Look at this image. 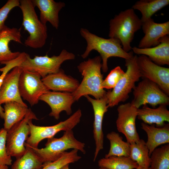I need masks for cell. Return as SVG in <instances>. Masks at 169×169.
<instances>
[{
  "label": "cell",
  "instance_id": "836d02e7",
  "mask_svg": "<svg viewBox=\"0 0 169 169\" xmlns=\"http://www.w3.org/2000/svg\"><path fill=\"white\" fill-rule=\"evenodd\" d=\"M20 0H8L0 8V31L6 26L5 22L10 12L16 7H19Z\"/></svg>",
  "mask_w": 169,
  "mask_h": 169
},
{
  "label": "cell",
  "instance_id": "30bf717a",
  "mask_svg": "<svg viewBox=\"0 0 169 169\" xmlns=\"http://www.w3.org/2000/svg\"><path fill=\"white\" fill-rule=\"evenodd\" d=\"M133 99L131 103L137 109L148 104L154 108L159 105H167L169 97L154 82L146 79L133 89Z\"/></svg>",
  "mask_w": 169,
  "mask_h": 169
},
{
  "label": "cell",
  "instance_id": "4dcf8cb0",
  "mask_svg": "<svg viewBox=\"0 0 169 169\" xmlns=\"http://www.w3.org/2000/svg\"><path fill=\"white\" fill-rule=\"evenodd\" d=\"M78 151L73 149L69 152H64L57 160L43 164L41 169H60L64 165L74 163L81 158L78 154Z\"/></svg>",
  "mask_w": 169,
  "mask_h": 169
},
{
  "label": "cell",
  "instance_id": "52a82bcc",
  "mask_svg": "<svg viewBox=\"0 0 169 169\" xmlns=\"http://www.w3.org/2000/svg\"><path fill=\"white\" fill-rule=\"evenodd\" d=\"M75 55L64 49L58 56L49 57L47 54L44 56H35L31 58L25 53L24 57L19 66L22 69L38 73L42 78L46 76L58 72L61 64L67 60L75 59Z\"/></svg>",
  "mask_w": 169,
  "mask_h": 169
},
{
  "label": "cell",
  "instance_id": "5bb4252c",
  "mask_svg": "<svg viewBox=\"0 0 169 169\" xmlns=\"http://www.w3.org/2000/svg\"><path fill=\"white\" fill-rule=\"evenodd\" d=\"M93 107L94 119L93 123V135L95 142V149L94 161H95L100 152L103 149L104 134L102 129L103 119L105 113L109 108L105 96L99 99H93L89 95L84 96Z\"/></svg>",
  "mask_w": 169,
  "mask_h": 169
},
{
  "label": "cell",
  "instance_id": "74e56055",
  "mask_svg": "<svg viewBox=\"0 0 169 169\" xmlns=\"http://www.w3.org/2000/svg\"><path fill=\"white\" fill-rule=\"evenodd\" d=\"M69 164H66L63 166L60 169H69Z\"/></svg>",
  "mask_w": 169,
  "mask_h": 169
},
{
  "label": "cell",
  "instance_id": "4316f807",
  "mask_svg": "<svg viewBox=\"0 0 169 169\" xmlns=\"http://www.w3.org/2000/svg\"><path fill=\"white\" fill-rule=\"evenodd\" d=\"M129 157L136 162L138 166L149 167L151 159L149 151L146 142L142 139L138 141L130 143Z\"/></svg>",
  "mask_w": 169,
  "mask_h": 169
},
{
  "label": "cell",
  "instance_id": "d4e9b609",
  "mask_svg": "<svg viewBox=\"0 0 169 169\" xmlns=\"http://www.w3.org/2000/svg\"><path fill=\"white\" fill-rule=\"evenodd\" d=\"M169 4V0H140L132 6L134 10L141 13L142 23L151 18L157 12Z\"/></svg>",
  "mask_w": 169,
  "mask_h": 169
},
{
  "label": "cell",
  "instance_id": "ba28073f",
  "mask_svg": "<svg viewBox=\"0 0 169 169\" xmlns=\"http://www.w3.org/2000/svg\"><path fill=\"white\" fill-rule=\"evenodd\" d=\"M82 116L81 110L79 109L64 121L50 126H40L34 125L32 120L28 122L30 133L25 145L33 148H38L40 142L45 139L54 137L61 131L72 130L79 122Z\"/></svg>",
  "mask_w": 169,
  "mask_h": 169
},
{
  "label": "cell",
  "instance_id": "d6986e66",
  "mask_svg": "<svg viewBox=\"0 0 169 169\" xmlns=\"http://www.w3.org/2000/svg\"><path fill=\"white\" fill-rule=\"evenodd\" d=\"M34 6L40 11V20L46 25L49 22L53 27L58 29L59 27V14L65 6L64 3L56 2L53 0H31Z\"/></svg>",
  "mask_w": 169,
  "mask_h": 169
},
{
  "label": "cell",
  "instance_id": "d590c367",
  "mask_svg": "<svg viewBox=\"0 0 169 169\" xmlns=\"http://www.w3.org/2000/svg\"><path fill=\"white\" fill-rule=\"evenodd\" d=\"M135 169H151L150 167H144L139 166Z\"/></svg>",
  "mask_w": 169,
  "mask_h": 169
},
{
  "label": "cell",
  "instance_id": "8d00e7d4",
  "mask_svg": "<svg viewBox=\"0 0 169 169\" xmlns=\"http://www.w3.org/2000/svg\"><path fill=\"white\" fill-rule=\"evenodd\" d=\"M0 169H8V166L0 165Z\"/></svg>",
  "mask_w": 169,
  "mask_h": 169
},
{
  "label": "cell",
  "instance_id": "ac0fdd59",
  "mask_svg": "<svg viewBox=\"0 0 169 169\" xmlns=\"http://www.w3.org/2000/svg\"><path fill=\"white\" fill-rule=\"evenodd\" d=\"M42 80L49 90L55 91L72 93L79 84L77 79L66 75L60 69L58 72L42 78Z\"/></svg>",
  "mask_w": 169,
  "mask_h": 169
},
{
  "label": "cell",
  "instance_id": "484cf974",
  "mask_svg": "<svg viewBox=\"0 0 169 169\" xmlns=\"http://www.w3.org/2000/svg\"><path fill=\"white\" fill-rule=\"evenodd\" d=\"M106 138L110 142V148L105 158L111 156L129 157L130 144L124 141L118 133L111 132L106 135Z\"/></svg>",
  "mask_w": 169,
  "mask_h": 169
},
{
  "label": "cell",
  "instance_id": "7a4b0ae2",
  "mask_svg": "<svg viewBox=\"0 0 169 169\" xmlns=\"http://www.w3.org/2000/svg\"><path fill=\"white\" fill-rule=\"evenodd\" d=\"M80 33L87 43L85 50L81 55V57L85 59L92 50L97 51L101 59V69L104 72H106L108 70L107 62L109 58L118 57L127 60L131 59L134 56L132 51L127 52L123 50L121 42L118 39L104 38L83 28L80 29Z\"/></svg>",
  "mask_w": 169,
  "mask_h": 169
},
{
  "label": "cell",
  "instance_id": "e575fe53",
  "mask_svg": "<svg viewBox=\"0 0 169 169\" xmlns=\"http://www.w3.org/2000/svg\"><path fill=\"white\" fill-rule=\"evenodd\" d=\"M2 64H4L5 66L0 68V72H2L1 74L0 75V89L5 76L10 70L14 67L13 64L10 61L3 62ZM4 116V109L2 107L0 104V117L3 119Z\"/></svg>",
  "mask_w": 169,
  "mask_h": 169
},
{
  "label": "cell",
  "instance_id": "2e32d148",
  "mask_svg": "<svg viewBox=\"0 0 169 169\" xmlns=\"http://www.w3.org/2000/svg\"><path fill=\"white\" fill-rule=\"evenodd\" d=\"M23 70L19 66L13 68L5 76L0 89V104L14 101L27 106L21 96L19 90V80Z\"/></svg>",
  "mask_w": 169,
  "mask_h": 169
},
{
  "label": "cell",
  "instance_id": "3957f363",
  "mask_svg": "<svg viewBox=\"0 0 169 169\" xmlns=\"http://www.w3.org/2000/svg\"><path fill=\"white\" fill-rule=\"evenodd\" d=\"M142 22L132 8L121 11L110 21L109 36L119 40L123 50L132 49L131 43L135 33L141 27Z\"/></svg>",
  "mask_w": 169,
  "mask_h": 169
},
{
  "label": "cell",
  "instance_id": "277c9868",
  "mask_svg": "<svg viewBox=\"0 0 169 169\" xmlns=\"http://www.w3.org/2000/svg\"><path fill=\"white\" fill-rule=\"evenodd\" d=\"M18 7L22 13V25L29 34L24 44L34 49L43 47L48 37L47 28L39 19L31 0H20Z\"/></svg>",
  "mask_w": 169,
  "mask_h": 169
},
{
  "label": "cell",
  "instance_id": "83f0119b",
  "mask_svg": "<svg viewBox=\"0 0 169 169\" xmlns=\"http://www.w3.org/2000/svg\"><path fill=\"white\" fill-rule=\"evenodd\" d=\"M21 157L17 158L11 169H41L43 163L36 154L29 147Z\"/></svg>",
  "mask_w": 169,
  "mask_h": 169
},
{
  "label": "cell",
  "instance_id": "e0dca14e",
  "mask_svg": "<svg viewBox=\"0 0 169 169\" xmlns=\"http://www.w3.org/2000/svg\"><path fill=\"white\" fill-rule=\"evenodd\" d=\"M144 36L140 40L138 48H146L156 46L160 39L169 34V21L161 23L155 22L151 18L142 23Z\"/></svg>",
  "mask_w": 169,
  "mask_h": 169
},
{
  "label": "cell",
  "instance_id": "8992f818",
  "mask_svg": "<svg viewBox=\"0 0 169 169\" xmlns=\"http://www.w3.org/2000/svg\"><path fill=\"white\" fill-rule=\"evenodd\" d=\"M137 58L136 55L131 59L125 60L127 69L124 75L112 90L106 92L105 96L108 107H112L126 101L135 87L136 82L141 77L137 64Z\"/></svg>",
  "mask_w": 169,
  "mask_h": 169
},
{
  "label": "cell",
  "instance_id": "603a6c76",
  "mask_svg": "<svg viewBox=\"0 0 169 169\" xmlns=\"http://www.w3.org/2000/svg\"><path fill=\"white\" fill-rule=\"evenodd\" d=\"M141 126L147 134V140L146 142L150 156L159 146L169 143V123L161 127H156L142 122Z\"/></svg>",
  "mask_w": 169,
  "mask_h": 169
},
{
  "label": "cell",
  "instance_id": "ffe728a7",
  "mask_svg": "<svg viewBox=\"0 0 169 169\" xmlns=\"http://www.w3.org/2000/svg\"><path fill=\"white\" fill-rule=\"evenodd\" d=\"M157 46L151 48H140L136 47L132 48L133 52L137 54L148 57L153 62L160 65H169V37L164 36L160 39Z\"/></svg>",
  "mask_w": 169,
  "mask_h": 169
},
{
  "label": "cell",
  "instance_id": "4fadbf2b",
  "mask_svg": "<svg viewBox=\"0 0 169 169\" xmlns=\"http://www.w3.org/2000/svg\"><path fill=\"white\" fill-rule=\"evenodd\" d=\"M137 109L131 102L120 105L117 109V130L125 136L127 141L130 144L140 139L136 124Z\"/></svg>",
  "mask_w": 169,
  "mask_h": 169
},
{
  "label": "cell",
  "instance_id": "cb8c5ba5",
  "mask_svg": "<svg viewBox=\"0 0 169 169\" xmlns=\"http://www.w3.org/2000/svg\"><path fill=\"white\" fill-rule=\"evenodd\" d=\"M4 104L3 128L8 131L24 118L29 108L28 106L14 101L7 102Z\"/></svg>",
  "mask_w": 169,
  "mask_h": 169
},
{
  "label": "cell",
  "instance_id": "6da1fadb",
  "mask_svg": "<svg viewBox=\"0 0 169 169\" xmlns=\"http://www.w3.org/2000/svg\"><path fill=\"white\" fill-rule=\"evenodd\" d=\"M101 61L100 56H97L81 62L77 66L83 79L77 89L72 93L75 101L87 95H92L96 99L105 96L106 92L101 86L104 80L101 71Z\"/></svg>",
  "mask_w": 169,
  "mask_h": 169
},
{
  "label": "cell",
  "instance_id": "7c38bea8",
  "mask_svg": "<svg viewBox=\"0 0 169 169\" xmlns=\"http://www.w3.org/2000/svg\"><path fill=\"white\" fill-rule=\"evenodd\" d=\"M137 62L141 77L156 83L169 96V68L156 64L143 55L137 56Z\"/></svg>",
  "mask_w": 169,
  "mask_h": 169
},
{
  "label": "cell",
  "instance_id": "1f68e13d",
  "mask_svg": "<svg viewBox=\"0 0 169 169\" xmlns=\"http://www.w3.org/2000/svg\"><path fill=\"white\" fill-rule=\"evenodd\" d=\"M125 74V72L120 66L112 69L105 79L103 80L102 87L104 89H113Z\"/></svg>",
  "mask_w": 169,
  "mask_h": 169
},
{
  "label": "cell",
  "instance_id": "f546056e",
  "mask_svg": "<svg viewBox=\"0 0 169 169\" xmlns=\"http://www.w3.org/2000/svg\"><path fill=\"white\" fill-rule=\"evenodd\" d=\"M150 157L151 169H169V144L156 148Z\"/></svg>",
  "mask_w": 169,
  "mask_h": 169
},
{
  "label": "cell",
  "instance_id": "9a60e30c",
  "mask_svg": "<svg viewBox=\"0 0 169 169\" xmlns=\"http://www.w3.org/2000/svg\"><path fill=\"white\" fill-rule=\"evenodd\" d=\"M39 100L49 105L51 109L49 115L57 120L62 111H65L68 115L71 114V106L75 101L72 93L50 91L42 95Z\"/></svg>",
  "mask_w": 169,
  "mask_h": 169
},
{
  "label": "cell",
  "instance_id": "ab89813d",
  "mask_svg": "<svg viewBox=\"0 0 169 169\" xmlns=\"http://www.w3.org/2000/svg\"><path fill=\"white\" fill-rule=\"evenodd\" d=\"M1 64H0V65Z\"/></svg>",
  "mask_w": 169,
  "mask_h": 169
},
{
  "label": "cell",
  "instance_id": "f35d334b",
  "mask_svg": "<svg viewBox=\"0 0 169 169\" xmlns=\"http://www.w3.org/2000/svg\"><path fill=\"white\" fill-rule=\"evenodd\" d=\"M98 169H107L104 168H103V167H100Z\"/></svg>",
  "mask_w": 169,
  "mask_h": 169
},
{
  "label": "cell",
  "instance_id": "44dd1931",
  "mask_svg": "<svg viewBox=\"0 0 169 169\" xmlns=\"http://www.w3.org/2000/svg\"><path fill=\"white\" fill-rule=\"evenodd\" d=\"M19 29L6 26L0 31V63L15 59L19 55V52H13L9 47V43L13 41L22 44Z\"/></svg>",
  "mask_w": 169,
  "mask_h": 169
},
{
  "label": "cell",
  "instance_id": "f1b7e54d",
  "mask_svg": "<svg viewBox=\"0 0 169 169\" xmlns=\"http://www.w3.org/2000/svg\"><path fill=\"white\" fill-rule=\"evenodd\" d=\"M100 167L107 169H135L138 166L137 163L129 157L111 156L99 160Z\"/></svg>",
  "mask_w": 169,
  "mask_h": 169
},
{
  "label": "cell",
  "instance_id": "5b68a950",
  "mask_svg": "<svg viewBox=\"0 0 169 169\" xmlns=\"http://www.w3.org/2000/svg\"><path fill=\"white\" fill-rule=\"evenodd\" d=\"M45 146L39 149L25 146L32 149L43 164L57 160L69 149H76L84 154L86 152L85 143L75 138L72 130L65 131L63 136L59 138L53 137L48 139Z\"/></svg>",
  "mask_w": 169,
  "mask_h": 169
},
{
  "label": "cell",
  "instance_id": "9c48e42d",
  "mask_svg": "<svg viewBox=\"0 0 169 169\" xmlns=\"http://www.w3.org/2000/svg\"><path fill=\"white\" fill-rule=\"evenodd\" d=\"M33 119H38L29 108L24 118L7 131L6 146L8 155L17 159L25 153L26 150L25 144L30 133L28 122Z\"/></svg>",
  "mask_w": 169,
  "mask_h": 169
},
{
  "label": "cell",
  "instance_id": "8fae6325",
  "mask_svg": "<svg viewBox=\"0 0 169 169\" xmlns=\"http://www.w3.org/2000/svg\"><path fill=\"white\" fill-rule=\"evenodd\" d=\"M38 73L23 69L19 80V90L22 99L32 106L38 102L40 97L50 91Z\"/></svg>",
  "mask_w": 169,
  "mask_h": 169
},
{
  "label": "cell",
  "instance_id": "d6a6232c",
  "mask_svg": "<svg viewBox=\"0 0 169 169\" xmlns=\"http://www.w3.org/2000/svg\"><path fill=\"white\" fill-rule=\"evenodd\" d=\"M7 131L3 128L0 130V165L10 166L12 164L11 156L7 153L6 137Z\"/></svg>",
  "mask_w": 169,
  "mask_h": 169
},
{
  "label": "cell",
  "instance_id": "7402d4cb",
  "mask_svg": "<svg viewBox=\"0 0 169 169\" xmlns=\"http://www.w3.org/2000/svg\"><path fill=\"white\" fill-rule=\"evenodd\" d=\"M166 105H161L156 108L143 105L141 108L137 110V117L143 122L149 125L156 124L157 127H161L169 122V111Z\"/></svg>",
  "mask_w": 169,
  "mask_h": 169
}]
</instances>
